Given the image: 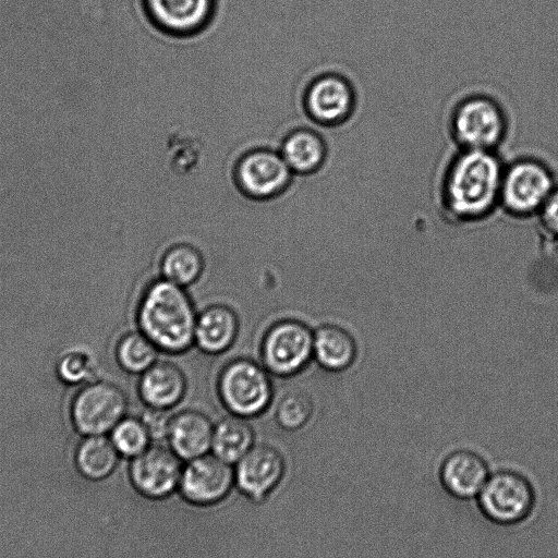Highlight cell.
<instances>
[{
  "mask_svg": "<svg viewBox=\"0 0 558 558\" xmlns=\"http://www.w3.org/2000/svg\"><path fill=\"white\" fill-rule=\"evenodd\" d=\"M111 441L119 453L134 458L151 441L141 418L124 417L111 430Z\"/></svg>",
  "mask_w": 558,
  "mask_h": 558,
  "instance_id": "obj_26",
  "label": "cell"
},
{
  "mask_svg": "<svg viewBox=\"0 0 558 558\" xmlns=\"http://www.w3.org/2000/svg\"><path fill=\"white\" fill-rule=\"evenodd\" d=\"M283 473V457L269 445H254L234 470L238 487L255 501L265 499L280 483Z\"/></svg>",
  "mask_w": 558,
  "mask_h": 558,
  "instance_id": "obj_14",
  "label": "cell"
},
{
  "mask_svg": "<svg viewBox=\"0 0 558 558\" xmlns=\"http://www.w3.org/2000/svg\"><path fill=\"white\" fill-rule=\"evenodd\" d=\"M279 153L293 174L310 175L323 168L328 148L318 132L298 128L283 137Z\"/></svg>",
  "mask_w": 558,
  "mask_h": 558,
  "instance_id": "obj_19",
  "label": "cell"
},
{
  "mask_svg": "<svg viewBox=\"0 0 558 558\" xmlns=\"http://www.w3.org/2000/svg\"><path fill=\"white\" fill-rule=\"evenodd\" d=\"M217 392L230 414L246 420L266 412L274 398L269 373L263 365L245 357L234 359L221 368Z\"/></svg>",
  "mask_w": 558,
  "mask_h": 558,
  "instance_id": "obj_4",
  "label": "cell"
},
{
  "mask_svg": "<svg viewBox=\"0 0 558 558\" xmlns=\"http://www.w3.org/2000/svg\"><path fill=\"white\" fill-rule=\"evenodd\" d=\"M313 349L314 332L306 324L296 319L278 320L262 339V365L277 377H291L308 365Z\"/></svg>",
  "mask_w": 558,
  "mask_h": 558,
  "instance_id": "obj_6",
  "label": "cell"
},
{
  "mask_svg": "<svg viewBox=\"0 0 558 558\" xmlns=\"http://www.w3.org/2000/svg\"><path fill=\"white\" fill-rule=\"evenodd\" d=\"M197 313L185 288L163 278L153 280L136 307V324L159 350L182 354L194 345Z\"/></svg>",
  "mask_w": 558,
  "mask_h": 558,
  "instance_id": "obj_2",
  "label": "cell"
},
{
  "mask_svg": "<svg viewBox=\"0 0 558 558\" xmlns=\"http://www.w3.org/2000/svg\"><path fill=\"white\" fill-rule=\"evenodd\" d=\"M204 266L198 248L189 243H178L165 251L159 267L161 278L186 288L201 278Z\"/></svg>",
  "mask_w": 558,
  "mask_h": 558,
  "instance_id": "obj_22",
  "label": "cell"
},
{
  "mask_svg": "<svg viewBox=\"0 0 558 558\" xmlns=\"http://www.w3.org/2000/svg\"><path fill=\"white\" fill-rule=\"evenodd\" d=\"M555 186L554 174L542 159L519 156L505 162L499 206L517 217L538 214Z\"/></svg>",
  "mask_w": 558,
  "mask_h": 558,
  "instance_id": "obj_5",
  "label": "cell"
},
{
  "mask_svg": "<svg viewBox=\"0 0 558 558\" xmlns=\"http://www.w3.org/2000/svg\"><path fill=\"white\" fill-rule=\"evenodd\" d=\"M143 7L158 31L171 37L186 38L209 25L215 0H143Z\"/></svg>",
  "mask_w": 558,
  "mask_h": 558,
  "instance_id": "obj_13",
  "label": "cell"
},
{
  "mask_svg": "<svg viewBox=\"0 0 558 558\" xmlns=\"http://www.w3.org/2000/svg\"><path fill=\"white\" fill-rule=\"evenodd\" d=\"M182 470L181 458L170 447L151 445L133 458L130 477L142 495L161 499L179 487Z\"/></svg>",
  "mask_w": 558,
  "mask_h": 558,
  "instance_id": "obj_12",
  "label": "cell"
},
{
  "mask_svg": "<svg viewBox=\"0 0 558 558\" xmlns=\"http://www.w3.org/2000/svg\"><path fill=\"white\" fill-rule=\"evenodd\" d=\"M214 424L196 410H184L171 417L168 432L170 448L183 460H192L211 450Z\"/></svg>",
  "mask_w": 558,
  "mask_h": 558,
  "instance_id": "obj_17",
  "label": "cell"
},
{
  "mask_svg": "<svg viewBox=\"0 0 558 558\" xmlns=\"http://www.w3.org/2000/svg\"><path fill=\"white\" fill-rule=\"evenodd\" d=\"M171 417L167 410L147 408L141 417L151 440L167 439Z\"/></svg>",
  "mask_w": 558,
  "mask_h": 558,
  "instance_id": "obj_28",
  "label": "cell"
},
{
  "mask_svg": "<svg viewBox=\"0 0 558 558\" xmlns=\"http://www.w3.org/2000/svg\"><path fill=\"white\" fill-rule=\"evenodd\" d=\"M254 438L247 420L230 414L214 426L211 451L230 464L236 463L254 446Z\"/></svg>",
  "mask_w": 558,
  "mask_h": 558,
  "instance_id": "obj_21",
  "label": "cell"
},
{
  "mask_svg": "<svg viewBox=\"0 0 558 558\" xmlns=\"http://www.w3.org/2000/svg\"><path fill=\"white\" fill-rule=\"evenodd\" d=\"M487 478L488 466L485 460L471 450L450 453L439 469V480L445 490L461 500L477 497Z\"/></svg>",
  "mask_w": 558,
  "mask_h": 558,
  "instance_id": "obj_15",
  "label": "cell"
},
{
  "mask_svg": "<svg viewBox=\"0 0 558 558\" xmlns=\"http://www.w3.org/2000/svg\"><path fill=\"white\" fill-rule=\"evenodd\" d=\"M235 483L231 464L206 453L189 460L182 470L179 489L191 504L209 506L219 502Z\"/></svg>",
  "mask_w": 558,
  "mask_h": 558,
  "instance_id": "obj_11",
  "label": "cell"
},
{
  "mask_svg": "<svg viewBox=\"0 0 558 558\" xmlns=\"http://www.w3.org/2000/svg\"><path fill=\"white\" fill-rule=\"evenodd\" d=\"M119 452L111 439L101 435L89 436L85 439L76 453V463L80 472L90 480H102L114 470Z\"/></svg>",
  "mask_w": 558,
  "mask_h": 558,
  "instance_id": "obj_23",
  "label": "cell"
},
{
  "mask_svg": "<svg viewBox=\"0 0 558 558\" xmlns=\"http://www.w3.org/2000/svg\"><path fill=\"white\" fill-rule=\"evenodd\" d=\"M483 515L498 525H514L533 511L535 493L530 481L514 471H499L488 476L477 495Z\"/></svg>",
  "mask_w": 558,
  "mask_h": 558,
  "instance_id": "obj_7",
  "label": "cell"
},
{
  "mask_svg": "<svg viewBox=\"0 0 558 558\" xmlns=\"http://www.w3.org/2000/svg\"><path fill=\"white\" fill-rule=\"evenodd\" d=\"M239 332L236 313L225 304H213L197 314L194 345L209 355L229 350Z\"/></svg>",
  "mask_w": 558,
  "mask_h": 558,
  "instance_id": "obj_18",
  "label": "cell"
},
{
  "mask_svg": "<svg viewBox=\"0 0 558 558\" xmlns=\"http://www.w3.org/2000/svg\"><path fill=\"white\" fill-rule=\"evenodd\" d=\"M447 129L457 149L498 151L509 134V114L493 95L469 93L451 107Z\"/></svg>",
  "mask_w": 558,
  "mask_h": 558,
  "instance_id": "obj_3",
  "label": "cell"
},
{
  "mask_svg": "<svg viewBox=\"0 0 558 558\" xmlns=\"http://www.w3.org/2000/svg\"><path fill=\"white\" fill-rule=\"evenodd\" d=\"M356 106L357 94L353 83L336 72L314 77L303 95V107L307 117L326 128L340 126L348 122Z\"/></svg>",
  "mask_w": 558,
  "mask_h": 558,
  "instance_id": "obj_10",
  "label": "cell"
},
{
  "mask_svg": "<svg viewBox=\"0 0 558 558\" xmlns=\"http://www.w3.org/2000/svg\"><path fill=\"white\" fill-rule=\"evenodd\" d=\"M128 398L124 391L109 381H94L74 397L71 417L75 428L87 436L111 432L125 417Z\"/></svg>",
  "mask_w": 558,
  "mask_h": 558,
  "instance_id": "obj_9",
  "label": "cell"
},
{
  "mask_svg": "<svg viewBox=\"0 0 558 558\" xmlns=\"http://www.w3.org/2000/svg\"><path fill=\"white\" fill-rule=\"evenodd\" d=\"M504 167L498 151L457 149L438 184L442 213L457 221L488 216L500 203Z\"/></svg>",
  "mask_w": 558,
  "mask_h": 558,
  "instance_id": "obj_1",
  "label": "cell"
},
{
  "mask_svg": "<svg viewBox=\"0 0 558 558\" xmlns=\"http://www.w3.org/2000/svg\"><path fill=\"white\" fill-rule=\"evenodd\" d=\"M187 381L183 371L168 361H157L141 374L137 392L147 408L167 410L184 398Z\"/></svg>",
  "mask_w": 558,
  "mask_h": 558,
  "instance_id": "obj_16",
  "label": "cell"
},
{
  "mask_svg": "<svg viewBox=\"0 0 558 558\" xmlns=\"http://www.w3.org/2000/svg\"><path fill=\"white\" fill-rule=\"evenodd\" d=\"M314 412V403L307 392L292 390L287 392L278 402L275 418L286 430H298L304 427Z\"/></svg>",
  "mask_w": 558,
  "mask_h": 558,
  "instance_id": "obj_25",
  "label": "cell"
},
{
  "mask_svg": "<svg viewBox=\"0 0 558 558\" xmlns=\"http://www.w3.org/2000/svg\"><path fill=\"white\" fill-rule=\"evenodd\" d=\"M356 357L354 338L337 325H323L314 331L313 359L329 372L348 368Z\"/></svg>",
  "mask_w": 558,
  "mask_h": 558,
  "instance_id": "obj_20",
  "label": "cell"
},
{
  "mask_svg": "<svg viewBox=\"0 0 558 558\" xmlns=\"http://www.w3.org/2000/svg\"><path fill=\"white\" fill-rule=\"evenodd\" d=\"M279 150L254 148L244 153L233 168L238 190L254 201H269L283 194L293 178Z\"/></svg>",
  "mask_w": 558,
  "mask_h": 558,
  "instance_id": "obj_8",
  "label": "cell"
},
{
  "mask_svg": "<svg viewBox=\"0 0 558 558\" xmlns=\"http://www.w3.org/2000/svg\"><path fill=\"white\" fill-rule=\"evenodd\" d=\"M159 350L140 330L123 335L116 347L121 368L131 374H143L158 361Z\"/></svg>",
  "mask_w": 558,
  "mask_h": 558,
  "instance_id": "obj_24",
  "label": "cell"
},
{
  "mask_svg": "<svg viewBox=\"0 0 558 558\" xmlns=\"http://www.w3.org/2000/svg\"><path fill=\"white\" fill-rule=\"evenodd\" d=\"M90 371V360L87 353L70 351L58 364V373L65 383L76 384L86 378Z\"/></svg>",
  "mask_w": 558,
  "mask_h": 558,
  "instance_id": "obj_27",
  "label": "cell"
},
{
  "mask_svg": "<svg viewBox=\"0 0 558 558\" xmlns=\"http://www.w3.org/2000/svg\"><path fill=\"white\" fill-rule=\"evenodd\" d=\"M544 227L558 235V186L556 185L538 211Z\"/></svg>",
  "mask_w": 558,
  "mask_h": 558,
  "instance_id": "obj_29",
  "label": "cell"
}]
</instances>
